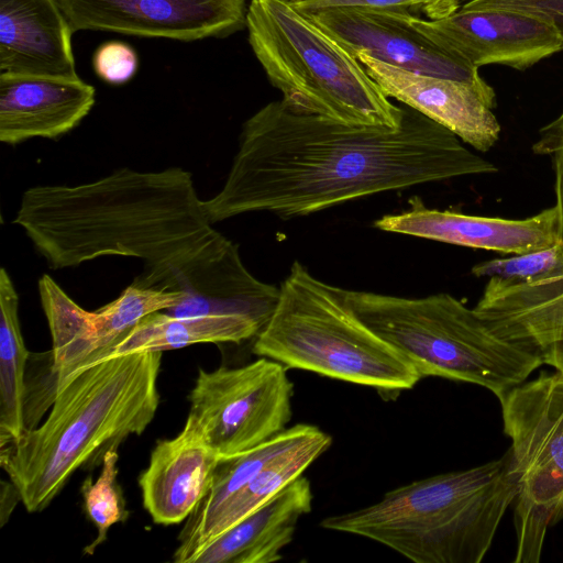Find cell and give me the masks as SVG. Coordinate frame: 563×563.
<instances>
[{"mask_svg":"<svg viewBox=\"0 0 563 563\" xmlns=\"http://www.w3.org/2000/svg\"><path fill=\"white\" fill-rule=\"evenodd\" d=\"M497 170L407 106L398 128H383L299 113L278 100L244 122L225 183L202 208L211 224L255 211L289 219L378 192Z\"/></svg>","mask_w":563,"mask_h":563,"instance_id":"1","label":"cell"},{"mask_svg":"<svg viewBox=\"0 0 563 563\" xmlns=\"http://www.w3.org/2000/svg\"><path fill=\"white\" fill-rule=\"evenodd\" d=\"M13 223L53 269L108 255L163 263L210 238L192 175L120 168L95 181L26 189Z\"/></svg>","mask_w":563,"mask_h":563,"instance_id":"2","label":"cell"},{"mask_svg":"<svg viewBox=\"0 0 563 563\" xmlns=\"http://www.w3.org/2000/svg\"><path fill=\"white\" fill-rule=\"evenodd\" d=\"M162 353H130L79 369L58 388L41 426L0 445V465L29 512L44 510L75 471L144 432L159 404Z\"/></svg>","mask_w":563,"mask_h":563,"instance_id":"3","label":"cell"},{"mask_svg":"<svg viewBox=\"0 0 563 563\" xmlns=\"http://www.w3.org/2000/svg\"><path fill=\"white\" fill-rule=\"evenodd\" d=\"M517 495L507 451L463 471L399 486L320 527L383 544L416 563H479Z\"/></svg>","mask_w":563,"mask_h":563,"instance_id":"4","label":"cell"},{"mask_svg":"<svg viewBox=\"0 0 563 563\" xmlns=\"http://www.w3.org/2000/svg\"><path fill=\"white\" fill-rule=\"evenodd\" d=\"M246 29L255 57L292 111L350 125H400L404 106L290 0H252Z\"/></svg>","mask_w":563,"mask_h":563,"instance_id":"5","label":"cell"},{"mask_svg":"<svg viewBox=\"0 0 563 563\" xmlns=\"http://www.w3.org/2000/svg\"><path fill=\"white\" fill-rule=\"evenodd\" d=\"M252 350L287 368L388 395L411 389L421 379L405 357L354 314L341 287L316 278L298 261L280 284L277 306Z\"/></svg>","mask_w":563,"mask_h":563,"instance_id":"6","label":"cell"},{"mask_svg":"<svg viewBox=\"0 0 563 563\" xmlns=\"http://www.w3.org/2000/svg\"><path fill=\"white\" fill-rule=\"evenodd\" d=\"M354 314L390 344L421 378L478 385L497 398L527 380L542 360L500 338L449 294L406 298L342 288Z\"/></svg>","mask_w":563,"mask_h":563,"instance_id":"7","label":"cell"},{"mask_svg":"<svg viewBox=\"0 0 563 563\" xmlns=\"http://www.w3.org/2000/svg\"><path fill=\"white\" fill-rule=\"evenodd\" d=\"M517 483L515 563H538L563 520V369L541 373L498 398Z\"/></svg>","mask_w":563,"mask_h":563,"instance_id":"8","label":"cell"},{"mask_svg":"<svg viewBox=\"0 0 563 563\" xmlns=\"http://www.w3.org/2000/svg\"><path fill=\"white\" fill-rule=\"evenodd\" d=\"M292 396L287 367L261 356L240 367L199 369L188 396V417L219 459L225 460L286 430Z\"/></svg>","mask_w":563,"mask_h":563,"instance_id":"9","label":"cell"},{"mask_svg":"<svg viewBox=\"0 0 563 563\" xmlns=\"http://www.w3.org/2000/svg\"><path fill=\"white\" fill-rule=\"evenodd\" d=\"M132 284L180 291V302L163 310L170 316L241 314L262 329L279 298V287L253 276L242 262L239 245L219 231L170 260L144 265Z\"/></svg>","mask_w":563,"mask_h":563,"instance_id":"10","label":"cell"},{"mask_svg":"<svg viewBox=\"0 0 563 563\" xmlns=\"http://www.w3.org/2000/svg\"><path fill=\"white\" fill-rule=\"evenodd\" d=\"M38 294L52 336L53 371L58 388L79 369L103 360L145 316L169 309L183 299L180 291L131 284L114 300L88 311L47 274L38 279Z\"/></svg>","mask_w":563,"mask_h":563,"instance_id":"11","label":"cell"},{"mask_svg":"<svg viewBox=\"0 0 563 563\" xmlns=\"http://www.w3.org/2000/svg\"><path fill=\"white\" fill-rule=\"evenodd\" d=\"M74 32L108 31L190 42L246 27L245 0H58Z\"/></svg>","mask_w":563,"mask_h":563,"instance_id":"12","label":"cell"},{"mask_svg":"<svg viewBox=\"0 0 563 563\" xmlns=\"http://www.w3.org/2000/svg\"><path fill=\"white\" fill-rule=\"evenodd\" d=\"M416 29L466 64H497L525 70L562 51L558 31L534 16L488 8L461 5L440 19L411 15Z\"/></svg>","mask_w":563,"mask_h":563,"instance_id":"13","label":"cell"},{"mask_svg":"<svg viewBox=\"0 0 563 563\" xmlns=\"http://www.w3.org/2000/svg\"><path fill=\"white\" fill-rule=\"evenodd\" d=\"M310 16L351 55L365 54L416 74L457 79L494 90L466 64L438 46L416 26L409 12L377 9H332Z\"/></svg>","mask_w":563,"mask_h":563,"instance_id":"14","label":"cell"},{"mask_svg":"<svg viewBox=\"0 0 563 563\" xmlns=\"http://www.w3.org/2000/svg\"><path fill=\"white\" fill-rule=\"evenodd\" d=\"M356 58L387 97L446 128L475 150L487 152L498 141L501 128L492 111L494 90L404 70L365 54Z\"/></svg>","mask_w":563,"mask_h":563,"instance_id":"15","label":"cell"},{"mask_svg":"<svg viewBox=\"0 0 563 563\" xmlns=\"http://www.w3.org/2000/svg\"><path fill=\"white\" fill-rule=\"evenodd\" d=\"M410 208L386 214L375 228L431 241L482 249L506 254H522L560 243V218L556 206L522 220L470 216L427 208L419 197Z\"/></svg>","mask_w":563,"mask_h":563,"instance_id":"16","label":"cell"},{"mask_svg":"<svg viewBox=\"0 0 563 563\" xmlns=\"http://www.w3.org/2000/svg\"><path fill=\"white\" fill-rule=\"evenodd\" d=\"M474 310L497 335L563 369V272L522 284L489 278Z\"/></svg>","mask_w":563,"mask_h":563,"instance_id":"17","label":"cell"},{"mask_svg":"<svg viewBox=\"0 0 563 563\" xmlns=\"http://www.w3.org/2000/svg\"><path fill=\"white\" fill-rule=\"evenodd\" d=\"M93 86L79 78L0 74V141L18 145L57 139L75 129L95 104Z\"/></svg>","mask_w":563,"mask_h":563,"instance_id":"18","label":"cell"},{"mask_svg":"<svg viewBox=\"0 0 563 563\" xmlns=\"http://www.w3.org/2000/svg\"><path fill=\"white\" fill-rule=\"evenodd\" d=\"M220 461L189 417L175 438L158 441L139 478L143 506L153 521L186 520L208 493Z\"/></svg>","mask_w":563,"mask_h":563,"instance_id":"19","label":"cell"},{"mask_svg":"<svg viewBox=\"0 0 563 563\" xmlns=\"http://www.w3.org/2000/svg\"><path fill=\"white\" fill-rule=\"evenodd\" d=\"M73 33L58 0H0L1 73L78 76Z\"/></svg>","mask_w":563,"mask_h":563,"instance_id":"20","label":"cell"},{"mask_svg":"<svg viewBox=\"0 0 563 563\" xmlns=\"http://www.w3.org/2000/svg\"><path fill=\"white\" fill-rule=\"evenodd\" d=\"M303 475L209 542L191 563H273L294 539L300 518L312 509Z\"/></svg>","mask_w":563,"mask_h":563,"instance_id":"21","label":"cell"},{"mask_svg":"<svg viewBox=\"0 0 563 563\" xmlns=\"http://www.w3.org/2000/svg\"><path fill=\"white\" fill-rule=\"evenodd\" d=\"M331 443V435L314 426L301 442L268 463L208 519L189 531H180L174 561L191 563L197 553L214 538L303 475V472L330 448Z\"/></svg>","mask_w":563,"mask_h":563,"instance_id":"22","label":"cell"},{"mask_svg":"<svg viewBox=\"0 0 563 563\" xmlns=\"http://www.w3.org/2000/svg\"><path fill=\"white\" fill-rule=\"evenodd\" d=\"M261 330L257 322L241 314L174 317L155 311L124 334L103 360L137 352H164L197 343H241L254 339Z\"/></svg>","mask_w":563,"mask_h":563,"instance_id":"23","label":"cell"},{"mask_svg":"<svg viewBox=\"0 0 563 563\" xmlns=\"http://www.w3.org/2000/svg\"><path fill=\"white\" fill-rule=\"evenodd\" d=\"M30 357L19 320V295L4 267L0 269V445L25 431V375Z\"/></svg>","mask_w":563,"mask_h":563,"instance_id":"24","label":"cell"},{"mask_svg":"<svg viewBox=\"0 0 563 563\" xmlns=\"http://www.w3.org/2000/svg\"><path fill=\"white\" fill-rule=\"evenodd\" d=\"M313 428V424H295L246 452L221 460L208 493L186 519L181 531H189L208 519L229 497L268 463L301 442Z\"/></svg>","mask_w":563,"mask_h":563,"instance_id":"25","label":"cell"},{"mask_svg":"<svg viewBox=\"0 0 563 563\" xmlns=\"http://www.w3.org/2000/svg\"><path fill=\"white\" fill-rule=\"evenodd\" d=\"M118 450H109L103 459L99 477L92 482L88 476L81 486L84 506L89 519L97 528L96 539L85 548V554H93L106 541L109 529L125 519V503L118 484Z\"/></svg>","mask_w":563,"mask_h":563,"instance_id":"26","label":"cell"},{"mask_svg":"<svg viewBox=\"0 0 563 563\" xmlns=\"http://www.w3.org/2000/svg\"><path fill=\"white\" fill-rule=\"evenodd\" d=\"M563 272V245L516 254L476 264L472 273L477 277L498 278L508 283H533Z\"/></svg>","mask_w":563,"mask_h":563,"instance_id":"27","label":"cell"},{"mask_svg":"<svg viewBox=\"0 0 563 563\" xmlns=\"http://www.w3.org/2000/svg\"><path fill=\"white\" fill-rule=\"evenodd\" d=\"M290 2L305 14L332 9L356 8L402 11L413 15L421 11L429 19L448 15L446 0H290Z\"/></svg>","mask_w":563,"mask_h":563,"instance_id":"28","label":"cell"},{"mask_svg":"<svg viewBox=\"0 0 563 563\" xmlns=\"http://www.w3.org/2000/svg\"><path fill=\"white\" fill-rule=\"evenodd\" d=\"M92 64L96 74L102 80L112 85H121L134 76L137 68V56L130 45L111 41L97 48Z\"/></svg>","mask_w":563,"mask_h":563,"instance_id":"29","label":"cell"},{"mask_svg":"<svg viewBox=\"0 0 563 563\" xmlns=\"http://www.w3.org/2000/svg\"><path fill=\"white\" fill-rule=\"evenodd\" d=\"M463 5L515 11L548 22L558 31L563 51V0H468Z\"/></svg>","mask_w":563,"mask_h":563,"instance_id":"30","label":"cell"},{"mask_svg":"<svg viewBox=\"0 0 563 563\" xmlns=\"http://www.w3.org/2000/svg\"><path fill=\"white\" fill-rule=\"evenodd\" d=\"M532 148L536 154L550 155L555 174L556 208L560 218V243L563 245V111L542 128Z\"/></svg>","mask_w":563,"mask_h":563,"instance_id":"31","label":"cell"},{"mask_svg":"<svg viewBox=\"0 0 563 563\" xmlns=\"http://www.w3.org/2000/svg\"><path fill=\"white\" fill-rule=\"evenodd\" d=\"M1 506H0V526H4V523L10 518L15 505L21 501V497L19 490L14 486V484L10 482L2 481L1 483Z\"/></svg>","mask_w":563,"mask_h":563,"instance_id":"32","label":"cell"},{"mask_svg":"<svg viewBox=\"0 0 563 563\" xmlns=\"http://www.w3.org/2000/svg\"><path fill=\"white\" fill-rule=\"evenodd\" d=\"M463 1L466 2L468 0H446L448 13L451 14L452 12L456 11L462 5Z\"/></svg>","mask_w":563,"mask_h":563,"instance_id":"33","label":"cell"}]
</instances>
